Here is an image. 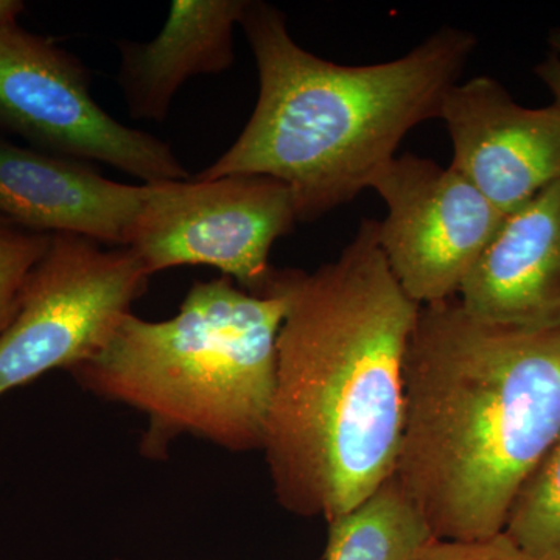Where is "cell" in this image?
<instances>
[{
  "instance_id": "obj_12",
  "label": "cell",
  "mask_w": 560,
  "mask_h": 560,
  "mask_svg": "<svg viewBox=\"0 0 560 560\" xmlns=\"http://www.w3.org/2000/svg\"><path fill=\"white\" fill-rule=\"evenodd\" d=\"M248 0H173L167 21L149 43L120 40L119 86L135 119L164 121L176 92L191 77L234 65V28Z\"/></svg>"
},
{
  "instance_id": "obj_14",
  "label": "cell",
  "mask_w": 560,
  "mask_h": 560,
  "mask_svg": "<svg viewBox=\"0 0 560 560\" xmlns=\"http://www.w3.org/2000/svg\"><path fill=\"white\" fill-rule=\"evenodd\" d=\"M504 534L536 560H560V436L512 504Z\"/></svg>"
},
{
  "instance_id": "obj_15",
  "label": "cell",
  "mask_w": 560,
  "mask_h": 560,
  "mask_svg": "<svg viewBox=\"0 0 560 560\" xmlns=\"http://www.w3.org/2000/svg\"><path fill=\"white\" fill-rule=\"evenodd\" d=\"M50 242L51 234L27 230L0 217V335L16 315L25 282Z\"/></svg>"
},
{
  "instance_id": "obj_10",
  "label": "cell",
  "mask_w": 560,
  "mask_h": 560,
  "mask_svg": "<svg viewBox=\"0 0 560 560\" xmlns=\"http://www.w3.org/2000/svg\"><path fill=\"white\" fill-rule=\"evenodd\" d=\"M458 300L501 329L560 330V179L504 217Z\"/></svg>"
},
{
  "instance_id": "obj_6",
  "label": "cell",
  "mask_w": 560,
  "mask_h": 560,
  "mask_svg": "<svg viewBox=\"0 0 560 560\" xmlns=\"http://www.w3.org/2000/svg\"><path fill=\"white\" fill-rule=\"evenodd\" d=\"M296 223L289 186L270 176L143 184L127 248L150 276L206 265L248 293L267 294L278 275L270 265L272 246Z\"/></svg>"
},
{
  "instance_id": "obj_18",
  "label": "cell",
  "mask_w": 560,
  "mask_h": 560,
  "mask_svg": "<svg viewBox=\"0 0 560 560\" xmlns=\"http://www.w3.org/2000/svg\"><path fill=\"white\" fill-rule=\"evenodd\" d=\"M20 0H0V25L16 24L18 16L24 11Z\"/></svg>"
},
{
  "instance_id": "obj_16",
  "label": "cell",
  "mask_w": 560,
  "mask_h": 560,
  "mask_svg": "<svg viewBox=\"0 0 560 560\" xmlns=\"http://www.w3.org/2000/svg\"><path fill=\"white\" fill-rule=\"evenodd\" d=\"M416 560H536L501 533L481 541L434 540Z\"/></svg>"
},
{
  "instance_id": "obj_1",
  "label": "cell",
  "mask_w": 560,
  "mask_h": 560,
  "mask_svg": "<svg viewBox=\"0 0 560 560\" xmlns=\"http://www.w3.org/2000/svg\"><path fill=\"white\" fill-rule=\"evenodd\" d=\"M287 312L264 447L276 499L327 522L393 477L405 427L404 363L420 305L361 221L340 257L279 270Z\"/></svg>"
},
{
  "instance_id": "obj_3",
  "label": "cell",
  "mask_w": 560,
  "mask_h": 560,
  "mask_svg": "<svg viewBox=\"0 0 560 560\" xmlns=\"http://www.w3.org/2000/svg\"><path fill=\"white\" fill-rule=\"evenodd\" d=\"M241 25L259 72L248 124L197 179L264 175L287 184L298 221L318 220L370 189L405 136L440 119L477 36L444 27L404 57L342 66L291 38L282 11L246 3Z\"/></svg>"
},
{
  "instance_id": "obj_17",
  "label": "cell",
  "mask_w": 560,
  "mask_h": 560,
  "mask_svg": "<svg viewBox=\"0 0 560 560\" xmlns=\"http://www.w3.org/2000/svg\"><path fill=\"white\" fill-rule=\"evenodd\" d=\"M548 40H550L551 54L548 55L547 60L536 66L534 72L551 91L555 105L560 109V28L551 31Z\"/></svg>"
},
{
  "instance_id": "obj_7",
  "label": "cell",
  "mask_w": 560,
  "mask_h": 560,
  "mask_svg": "<svg viewBox=\"0 0 560 560\" xmlns=\"http://www.w3.org/2000/svg\"><path fill=\"white\" fill-rule=\"evenodd\" d=\"M0 131L145 184L190 178L167 142L120 124L94 101L83 62L18 22L0 25Z\"/></svg>"
},
{
  "instance_id": "obj_11",
  "label": "cell",
  "mask_w": 560,
  "mask_h": 560,
  "mask_svg": "<svg viewBox=\"0 0 560 560\" xmlns=\"http://www.w3.org/2000/svg\"><path fill=\"white\" fill-rule=\"evenodd\" d=\"M143 186L105 178L90 164L10 142L0 131V217L44 234L127 248Z\"/></svg>"
},
{
  "instance_id": "obj_9",
  "label": "cell",
  "mask_w": 560,
  "mask_h": 560,
  "mask_svg": "<svg viewBox=\"0 0 560 560\" xmlns=\"http://www.w3.org/2000/svg\"><path fill=\"white\" fill-rule=\"evenodd\" d=\"M440 119L452 139V167L504 215L560 179L555 103L526 108L499 81L475 77L447 92Z\"/></svg>"
},
{
  "instance_id": "obj_4",
  "label": "cell",
  "mask_w": 560,
  "mask_h": 560,
  "mask_svg": "<svg viewBox=\"0 0 560 560\" xmlns=\"http://www.w3.org/2000/svg\"><path fill=\"white\" fill-rule=\"evenodd\" d=\"M287 312L279 270L267 294L228 276L195 282L178 315H128L101 352L69 371L84 389L149 419L142 452L164 456L179 434L228 448L264 447Z\"/></svg>"
},
{
  "instance_id": "obj_13",
  "label": "cell",
  "mask_w": 560,
  "mask_h": 560,
  "mask_svg": "<svg viewBox=\"0 0 560 560\" xmlns=\"http://www.w3.org/2000/svg\"><path fill=\"white\" fill-rule=\"evenodd\" d=\"M438 540L396 477L329 522L324 560H416Z\"/></svg>"
},
{
  "instance_id": "obj_8",
  "label": "cell",
  "mask_w": 560,
  "mask_h": 560,
  "mask_svg": "<svg viewBox=\"0 0 560 560\" xmlns=\"http://www.w3.org/2000/svg\"><path fill=\"white\" fill-rule=\"evenodd\" d=\"M370 189L388 209L378 221L383 256L419 305L458 296L506 217L452 165L411 153L390 160Z\"/></svg>"
},
{
  "instance_id": "obj_5",
  "label": "cell",
  "mask_w": 560,
  "mask_h": 560,
  "mask_svg": "<svg viewBox=\"0 0 560 560\" xmlns=\"http://www.w3.org/2000/svg\"><path fill=\"white\" fill-rule=\"evenodd\" d=\"M150 278L130 248L51 234L16 315L0 335V396L46 372L72 371L101 352Z\"/></svg>"
},
{
  "instance_id": "obj_2",
  "label": "cell",
  "mask_w": 560,
  "mask_h": 560,
  "mask_svg": "<svg viewBox=\"0 0 560 560\" xmlns=\"http://www.w3.org/2000/svg\"><path fill=\"white\" fill-rule=\"evenodd\" d=\"M404 388L394 477L438 540L499 536L560 436V330L501 329L458 296L420 305Z\"/></svg>"
}]
</instances>
